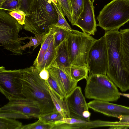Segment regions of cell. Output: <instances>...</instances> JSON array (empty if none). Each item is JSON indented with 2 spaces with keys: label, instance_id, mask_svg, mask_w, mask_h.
Returning <instances> with one entry per match:
<instances>
[{
  "label": "cell",
  "instance_id": "1",
  "mask_svg": "<svg viewBox=\"0 0 129 129\" xmlns=\"http://www.w3.org/2000/svg\"><path fill=\"white\" fill-rule=\"evenodd\" d=\"M28 2L23 28L34 35L47 34L51 25L58 21L53 3L50 0H28Z\"/></svg>",
  "mask_w": 129,
  "mask_h": 129
},
{
  "label": "cell",
  "instance_id": "2",
  "mask_svg": "<svg viewBox=\"0 0 129 129\" xmlns=\"http://www.w3.org/2000/svg\"><path fill=\"white\" fill-rule=\"evenodd\" d=\"M22 94L36 103L42 113L53 111L54 106L46 81L41 79L39 72L34 66L22 69Z\"/></svg>",
  "mask_w": 129,
  "mask_h": 129
},
{
  "label": "cell",
  "instance_id": "3",
  "mask_svg": "<svg viewBox=\"0 0 129 129\" xmlns=\"http://www.w3.org/2000/svg\"><path fill=\"white\" fill-rule=\"evenodd\" d=\"M108 57L106 75L122 92L129 90V72L125 70L120 50V34L118 30L105 31Z\"/></svg>",
  "mask_w": 129,
  "mask_h": 129
},
{
  "label": "cell",
  "instance_id": "4",
  "mask_svg": "<svg viewBox=\"0 0 129 129\" xmlns=\"http://www.w3.org/2000/svg\"><path fill=\"white\" fill-rule=\"evenodd\" d=\"M97 19V26L105 31L118 30L129 21V1L112 0L100 12Z\"/></svg>",
  "mask_w": 129,
  "mask_h": 129
},
{
  "label": "cell",
  "instance_id": "5",
  "mask_svg": "<svg viewBox=\"0 0 129 129\" xmlns=\"http://www.w3.org/2000/svg\"><path fill=\"white\" fill-rule=\"evenodd\" d=\"M22 26L14 17L5 11L0 12V44L4 48L15 55L23 53L20 49L22 41L28 39V37L20 38L18 33Z\"/></svg>",
  "mask_w": 129,
  "mask_h": 129
},
{
  "label": "cell",
  "instance_id": "6",
  "mask_svg": "<svg viewBox=\"0 0 129 129\" xmlns=\"http://www.w3.org/2000/svg\"><path fill=\"white\" fill-rule=\"evenodd\" d=\"M66 40L72 64L87 67L89 51L96 39L86 33L72 29L69 30Z\"/></svg>",
  "mask_w": 129,
  "mask_h": 129
},
{
  "label": "cell",
  "instance_id": "7",
  "mask_svg": "<svg viewBox=\"0 0 129 129\" xmlns=\"http://www.w3.org/2000/svg\"><path fill=\"white\" fill-rule=\"evenodd\" d=\"M86 79V98L109 102L120 98L117 87L107 75H89Z\"/></svg>",
  "mask_w": 129,
  "mask_h": 129
},
{
  "label": "cell",
  "instance_id": "8",
  "mask_svg": "<svg viewBox=\"0 0 129 129\" xmlns=\"http://www.w3.org/2000/svg\"><path fill=\"white\" fill-rule=\"evenodd\" d=\"M87 64L89 75H107L108 57L104 35L96 39L91 46L88 53Z\"/></svg>",
  "mask_w": 129,
  "mask_h": 129
},
{
  "label": "cell",
  "instance_id": "9",
  "mask_svg": "<svg viewBox=\"0 0 129 129\" xmlns=\"http://www.w3.org/2000/svg\"><path fill=\"white\" fill-rule=\"evenodd\" d=\"M22 69L7 70L3 66L0 67V91L8 99L24 97L22 94Z\"/></svg>",
  "mask_w": 129,
  "mask_h": 129
},
{
  "label": "cell",
  "instance_id": "10",
  "mask_svg": "<svg viewBox=\"0 0 129 129\" xmlns=\"http://www.w3.org/2000/svg\"><path fill=\"white\" fill-rule=\"evenodd\" d=\"M9 102L0 109V111L19 112L31 118H39L42 113L39 105L35 102L24 97L11 98Z\"/></svg>",
  "mask_w": 129,
  "mask_h": 129
},
{
  "label": "cell",
  "instance_id": "11",
  "mask_svg": "<svg viewBox=\"0 0 129 129\" xmlns=\"http://www.w3.org/2000/svg\"><path fill=\"white\" fill-rule=\"evenodd\" d=\"M93 3L91 0H84L83 11L75 25L79 27L83 32L94 35L97 26L94 13Z\"/></svg>",
  "mask_w": 129,
  "mask_h": 129
},
{
  "label": "cell",
  "instance_id": "12",
  "mask_svg": "<svg viewBox=\"0 0 129 129\" xmlns=\"http://www.w3.org/2000/svg\"><path fill=\"white\" fill-rule=\"evenodd\" d=\"M65 99L69 108L70 118L85 120L82 113L84 111L88 110L89 108L81 88L77 86Z\"/></svg>",
  "mask_w": 129,
  "mask_h": 129
},
{
  "label": "cell",
  "instance_id": "13",
  "mask_svg": "<svg viewBox=\"0 0 129 129\" xmlns=\"http://www.w3.org/2000/svg\"><path fill=\"white\" fill-rule=\"evenodd\" d=\"M87 104L89 108L108 116L118 118L121 116L129 115L128 107L96 100Z\"/></svg>",
  "mask_w": 129,
  "mask_h": 129
},
{
  "label": "cell",
  "instance_id": "14",
  "mask_svg": "<svg viewBox=\"0 0 129 129\" xmlns=\"http://www.w3.org/2000/svg\"><path fill=\"white\" fill-rule=\"evenodd\" d=\"M102 127H105L104 121H88L74 118H63L57 122L52 129H89Z\"/></svg>",
  "mask_w": 129,
  "mask_h": 129
},
{
  "label": "cell",
  "instance_id": "15",
  "mask_svg": "<svg viewBox=\"0 0 129 129\" xmlns=\"http://www.w3.org/2000/svg\"><path fill=\"white\" fill-rule=\"evenodd\" d=\"M50 75L59 86L66 98L77 87V82L73 80L64 70L57 67L52 66L48 70Z\"/></svg>",
  "mask_w": 129,
  "mask_h": 129
},
{
  "label": "cell",
  "instance_id": "16",
  "mask_svg": "<svg viewBox=\"0 0 129 129\" xmlns=\"http://www.w3.org/2000/svg\"><path fill=\"white\" fill-rule=\"evenodd\" d=\"M72 65L69 56L66 39L57 46L56 56L51 67L60 68L68 74Z\"/></svg>",
  "mask_w": 129,
  "mask_h": 129
},
{
  "label": "cell",
  "instance_id": "17",
  "mask_svg": "<svg viewBox=\"0 0 129 129\" xmlns=\"http://www.w3.org/2000/svg\"><path fill=\"white\" fill-rule=\"evenodd\" d=\"M120 50L124 69L129 72V28L120 29Z\"/></svg>",
  "mask_w": 129,
  "mask_h": 129
},
{
  "label": "cell",
  "instance_id": "18",
  "mask_svg": "<svg viewBox=\"0 0 129 129\" xmlns=\"http://www.w3.org/2000/svg\"><path fill=\"white\" fill-rule=\"evenodd\" d=\"M54 24L51 25L49 31L46 34L41 44V47L37 56L34 62L33 65L38 71L42 63L44 56L47 51L51 43L54 39L55 32Z\"/></svg>",
  "mask_w": 129,
  "mask_h": 129
},
{
  "label": "cell",
  "instance_id": "19",
  "mask_svg": "<svg viewBox=\"0 0 129 129\" xmlns=\"http://www.w3.org/2000/svg\"><path fill=\"white\" fill-rule=\"evenodd\" d=\"M49 91L54 106V108L64 118H70L69 108L65 99H61L58 97L49 85Z\"/></svg>",
  "mask_w": 129,
  "mask_h": 129
},
{
  "label": "cell",
  "instance_id": "20",
  "mask_svg": "<svg viewBox=\"0 0 129 129\" xmlns=\"http://www.w3.org/2000/svg\"><path fill=\"white\" fill-rule=\"evenodd\" d=\"M88 70L87 67L72 65L68 73V75L74 81L78 82L88 77Z\"/></svg>",
  "mask_w": 129,
  "mask_h": 129
},
{
  "label": "cell",
  "instance_id": "21",
  "mask_svg": "<svg viewBox=\"0 0 129 129\" xmlns=\"http://www.w3.org/2000/svg\"><path fill=\"white\" fill-rule=\"evenodd\" d=\"M72 11V18L71 23L75 25L79 17L83 11L84 0H70Z\"/></svg>",
  "mask_w": 129,
  "mask_h": 129
},
{
  "label": "cell",
  "instance_id": "22",
  "mask_svg": "<svg viewBox=\"0 0 129 129\" xmlns=\"http://www.w3.org/2000/svg\"><path fill=\"white\" fill-rule=\"evenodd\" d=\"M63 118L62 115L54 108L52 111L42 113L39 118L46 123L52 125L53 127L57 122Z\"/></svg>",
  "mask_w": 129,
  "mask_h": 129
},
{
  "label": "cell",
  "instance_id": "23",
  "mask_svg": "<svg viewBox=\"0 0 129 129\" xmlns=\"http://www.w3.org/2000/svg\"><path fill=\"white\" fill-rule=\"evenodd\" d=\"M23 126L21 122L15 119L0 118V129H21Z\"/></svg>",
  "mask_w": 129,
  "mask_h": 129
},
{
  "label": "cell",
  "instance_id": "24",
  "mask_svg": "<svg viewBox=\"0 0 129 129\" xmlns=\"http://www.w3.org/2000/svg\"><path fill=\"white\" fill-rule=\"evenodd\" d=\"M46 34H35V37H28L29 41V43L23 46H20V48L23 51L25 50L26 48L33 46V50H34L38 45L41 44Z\"/></svg>",
  "mask_w": 129,
  "mask_h": 129
},
{
  "label": "cell",
  "instance_id": "25",
  "mask_svg": "<svg viewBox=\"0 0 129 129\" xmlns=\"http://www.w3.org/2000/svg\"><path fill=\"white\" fill-rule=\"evenodd\" d=\"M55 33L54 36V44L56 47L66 39L69 30L56 26L54 24Z\"/></svg>",
  "mask_w": 129,
  "mask_h": 129
},
{
  "label": "cell",
  "instance_id": "26",
  "mask_svg": "<svg viewBox=\"0 0 129 129\" xmlns=\"http://www.w3.org/2000/svg\"><path fill=\"white\" fill-rule=\"evenodd\" d=\"M53 3L58 15V21L57 23L55 24L56 25L67 30H72V29L71 27L64 18L65 16L59 4L58 3L57 5Z\"/></svg>",
  "mask_w": 129,
  "mask_h": 129
},
{
  "label": "cell",
  "instance_id": "27",
  "mask_svg": "<svg viewBox=\"0 0 129 129\" xmlns=\"http://www.w3.org/2000/svg\"><path fill=\"white\" fill-rule=\"evenodd\" d=\"M0 9L8 11L20 9L18 0H0Z\"/></svg>",
  "mask_w": 129,
  "mask_h": 129
},
{
  "label": "cell",
  "instance_id": "28",
  "mask_svg": "<svg viewBox=\"0 0 129 129\" xmlns=\"http://www.w3.org/2000/svg\"><path fill=\"white\" fill-rule=\"evenodd\" d=\"M60 6L64 16L71 22L72 18V11L70 0H56Z\"/></svg>",
  "mask_w": 129,
  "mask_h": 129
},
{
  "label": "cell",
  "instance_id": "29",
  "mask_svg": "<svg viewBox=\"0 0 129 129\" xmlns=\"http://www.w3.org/2000/svg\"><path fill=\"white\" fill-rule=\"evenodd\" d=\"M46 82L56 95L61 99H65V96L58 84L50 75Z\"/></svg>",
  "mask_w": 129,
  "mask_h": 129
},
{
  "label": "cell",
  "instance_id": "30",
  "mask_svg": "<svg viewBox=\"0 0 129 129\" xmlns=\"http://www.w3.org/2000/svg\"><path fill=\"white\" fill-rule=\"evenodd\" d=\"M53 126L44 122L41 119L33 123L23 125L21 129H52Z\"/></svg>",
  "mask_w": 129,
  "mask_h": 129
},
{
  "label": "cell",
  "instance_id": "31",
  "mask_svg": "<svg viewBox=\"0 0 129 129\" xmlns=\"http://www.w3.org/2000/svg\"><path fill=\"white\" fill-rule=\"evenodd\" d=\"M8 13L15 18L19 23L22 26L25 24L26 14L20 9H18L12 11H9Z\"/></svg>",
  "mask_w": 129,
  "mask_h": 129
},
{
  "label": "cell",
  "instance_id": "32",
  "mask_svg": "<svg viewBox=\"0 0 129 129\" xmlns=\"http://www.w3.org/2000/svg\"><path fill=\"white\" fill-rule=\"evenodd\" d=\"M9 118L14 119H28L31 117L19 112L12 111H0V118Z\"/></svg>",
  "mask_w": 129,
  "mask_h": 129
},
{
  "label": "cell",
  "instance_id": "33",
  "mask_svg": "<svg viewBox=\"0 0 129 129\" xmlns=\"http://www.w3.org/2000/svg\"><path fill=\"white\" fill-rule=\"evenodd\" d=\"M106 126L110 127L109 129H126L129 127V123L119 121H106Z\"/></svg>",
  "mask_w": 129,
  "mask_h": 129
},
{
  "label": "cell",
  "instance_id": "34",
  "mask_svg": "<svg viewBox=\"0 0 129 129\" xmlns=\"http://www.w3.org/2000/svg\"><path fill=\"white\" fill-rule=\"evenodd\" d=\"M39 75L41 79L46 81L48 79L50 74L48 70L44 69L39 72Z\"/></svg>",
  "mask_w": 129,
  "mask_h": 129
},
{
  "label": "cell",
  "instance_id": "35",
  "mask_svg": "<svg viewBox=\"0 0 129 129\" xmlns=\"http://www.w3.org/2000/svg\"><path fill=\"white\" fill-rule=\"evenodd\" d=\"M18 0L20 9L25 12L28 6V0Z\"/></svg>",
  "mask_w": 129,
  "mask_h": 129
},
{
  "label": "cell",
  "instance_id": "36",
  "mask_svg": "<svg viewBox=\"0 0 129 129\" xmlns=\"http://www.w3.org/2000/svg\"><path fill=\"white\" fill-rule=\"evenodd\" d=\"M91 114L89 110H86L82 113V116L85 120L89 121L90 120V118Z\"/></svg>",
  "mask_w": 129,
  "mask_h": 129
},
{
  "label": "cell",
  "instance_id": "37",
  "mask_svg": "<svg viewBox=\"0 0 129 129\" xmlns=\"http://www.w3.org/2000/svg\"><path fill=\"white\" fill-rule=\"evenodd\" d=\"M118 118L119 120V122L129 123V115L121 116Z\"/></svg>",
  "mask_w": 129,
  "mask_h": 129
},
{
  "label": "cell",
  "instance_id": "38",
  "mask_svg": "<svg viewBox=\"0 0 129 129\" xmlns=\"http://www.w3.org/2000/svg\"><path fill=\"white\" fill-rule=\"evenodd\" d=\"M119 94L120 95H121L129 98V93H125L119 92Z\"/></svg>",
  "mask_w": 129,
  "mask_h": 129
},
{
  "label": "cell",
  "instance_id": "39",
  "mask_svg": "<svg viewBox=\"0 0 129 129\" xmlns=\"http://www.w3.org/2000/svg\"><path fill=\"white\" fill-rule=\"evenodd\" d=\"M53 3L57 5L58 3L56 0H50Z\"/></svg>",
  "mask_w": 129,
  "mask_h": 129
},
{
  "label": "cell",
  "instance_id": "40",
  "mask_svg": "<svg viewBox=\"0 0 129 129\" xmlns=\"http://www.w3.org/2000/svg\"><path fill=\"white\" fill-rule=\"evenodd\" d=\"M92 0V2H94V1L95 0Z\"/></svg>",
  "mask_w": 129,
  "mask_h": 129
},
{
  "label": "cell",
  "instance_id": "41",
  "mask_svg": "<svg viewBox=\"0 0 129 129\" xmlns=\"http://www.w3.org/2000/svg\"><path fill=\"white\" fill-rule=\"evenodd\" d=\"M127 0V1H129V0Z\"/></svg>",
  "mask_w": 129,
  "mask_h": 129
}]
</instances>
